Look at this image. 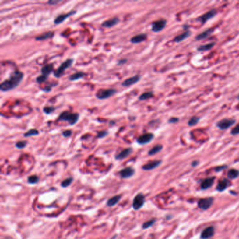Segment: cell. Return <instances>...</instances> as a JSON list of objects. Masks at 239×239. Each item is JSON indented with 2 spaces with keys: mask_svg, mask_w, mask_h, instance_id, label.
I'll return each instance as SVG.
<instances>
[{
  "mask_svg": "<svg viewBox=\"0 0 239 239\" xmlns=\"http://www.w3.org/2000/svg\"><path fill=\"white\" fill-rule=\"evenodd\" d=\"M24 74L20 71L16 70L11 74L9 79L5 80L0 85V90L3 92L14 89L22 82Z\"/></svg>",
  "mask_w": 239,
  "mask_h": 239,
  "instance_id": "cell-1",
  "label": "cell"
},
{
  "mask_svg": "<svg viewBox=\"0 0 239 239\" xmlns=\"http://www.w3.org/2000/svg\"><path fill=\"white\" fill-rule=\"evenodd\" d=\"M79 115L76 113H71L69 112H63L60 114L58 117V121H62L68 122L69 125H75L79 121Z\"/></svg>",
  "mask_w": 239,
  "mask_h": 239,
  "instance_id": "cell-2",
  "label": "cell"
},
{
  "mask_svg": "<svg viewBox=\"0 0 239 239\" xmlns=\"http://www.w3.org/2000/svg\"><path fill=\"white\" fill-rule=\"evenodd\" d=\"M74 62V60L72 58H68L65 61H64L60 65L58 68L55 71L54 76L56 78H60L64 75L65 71L67 69H68L69 67H70L72 65Z\"/></svg>",
  "mask_w": 239,
  "mask_h": 239,
  "instance_id": "cell-3",
  "label": "cell"
},
{
  "mask_svg": "<svg viewBox=\"0 0 239 239\" xmlns=\"http://www.w3.org/2000/svg\"><path fill=\"white\" fill-rule=\"evenodd\" d=\"M117 93V90L115 89H100L96 93V96L99 100H105L110 98Z\"/></svg>",
  "mask_w": 239,
  "mask_h": 239,
  "instance_id": "cell-4",
  "label": "cell"
},
{
  "mask_svg": "<svg viewBox=\"0 0 239 239\" xmlns=\"http://www.w3.org/2000/svg\"><path fill=\"white\" fill-rule=\"evenodd\" d=\"M236 122L234 119H223L217 122L216 126L220 130H227L231 128Z\"/></svg>",
  "mask_w": 239,
  "mask_h": 239,
  "instance_id": "cell-5",
  "label": "cell"
},
{
  "mask_svg": "<svg viewBox=\"0 0 239 239\" xmlns=\"http://www.w3.org/2000/svg\"><path fill=\"white\" fill-rule=\"evenodd\" d=\"M216 14H217L216 9H211V10L208 11L207 13H204V14L199 16V17L197 18V20H199V22H201L202 24H204V23H206L209 20L214 18L215 16H216Z\"/></svg>",
  "mask_w": 239,
  "mask_h": 239,
  "instance_id": "cell-6",
  "label": "cell"
},
{
  "mask_svg": "<svg viewBox=\"0 0 239 239\" xmlns=\"http://www.w3.org/2000/svg\"><path fill=\"white\" fill-rule=\"evenodd\" d=\"M167 21L166 20L161 19L156 21H154L152 23V30L154 32H159L161 30H163L165 27L166 26Z\"/></svg>",
  "mask_w": 239,
  "mask_h": 239,
  "instance_id": "cell-7",
  "label": "cell"
},
{
  "mask_svg": "<svg viewBox=\"0 0 239 239\" xmlns=\"http://www.w3.org/2000/svg\"><path fill=\"white\" fill-rule=\"evenodd\" d=\"M154 138V135L153 133H145L138 137L137 139V142L140 145H146V144L150 142Z\"/></svg>",
  "mask_w": 239,
  "mask_h": 239,
  "instance_id": "cell-8",
  "label": "cell"
},
{
  "mask_svg": "<svg viewBox=\"0 0 239 239\" xmlns=\"http://www.w3.org/2000/svg\"><path fill=\"white\" fill-rule=\"evenodd\" d=\"M144 203H145V197H144L143 195L141 194L137 195L133 199V208L135 210L140 209V208L142 207Z\"/></svg>",
  "mask_w": 239,
  "mask_h": 239,
  "instance_id": "cell-9",
  "label": "cell"
},
{
  "mask_svg": "<svg viewBox=\"0 0 239 239\" xmlns=\"http://www.w3.org/2000/svg\"><path fill=\"white\" fill-rule=\"evenodd\" d=\"M213 202V198L201 199V200L199 201L198 206L199 208H201V210H207L210 207L211 205H212Z\"/></svg>",
  "mask_w": 239,
  "mask_h": 239,
  "instance_id": "cell-10",
  "label": "cell"
},
{
  "mask_svg": "<svg viewBox=\"0 0 239 239\" xmlns=\"http://www.w3.org/2000/svg\"><path fill=\"white\" fill-rule=\"evenodd\" d=\"M140 79L141 76L140 75H135L132 76V77L128 78L126 80H124L122 83V86L125 87L131 86H133L136 83H138L140 80Z\"/></svg>",
  "mask_w": 239,
  "mask_h": 239,
  "instance_id": "cell-11",
  "label": "cell"
},
{
  "mask_svg": "<svg viewBox=\"0 0 239 239\" xmlns=\"http://www.w3.org/2000/svg\"><path fill=\"white\" fill-rule=\"evenodd\" d=\"M76 12V11H71L70 12L65 13V14L59 15L58 16H57V17L55 18V19L54 20V24L55 25L61 24L62 23H63L65 20L66 19H67V18H68L69 16L75 14Z\"/></svg>",
  "mask_w": 239,
  "mask_h": 239,
  "instance_id": "cell-12",
  "label": "cell"
},
{
  "mask_svg": "<svg viewBox=\"0 0 239 239\" xmlns=\"http://www.w3.org/2000/svg\"><path fill=\"white\" fill-rule=\"evenodd\" d=\"M215 234V229L213 227H208L204 229L201 234L202 239L210 238Z\"/></svg>",
  "mask_w": 239,
  "mask_h": 239,
  "instance_id": "cell-13",
  "label": "cell"
},
{
  "mask_svg": "<svg viewBox=\"0 0 239 239\" xmlns=\"http://www.w3.org/2000/svg\"><path fill=\"white\" fill-rule=\"evenodd\" d=\"M120 20L119 18H111L110 20H105L103 23H102V27H107V28H110V27H112L115 25H117L118 23H119Z\"/></svg>",
  "mask_w": 239,
  "mask_h": 239,
  "instance_id": "cell-14",
  "label": "cell"
},
{
  "mask_svg": "<svg viewBox=\"0 0 239 239\" xmlns=\"http://www.w3.org/2000/svg\"><path fill=\"white\" fill-rule=\"evenodd\" d=\"M192 34V32L190 30H187V31H185L184 32H182V34H179V35L176 36L175 38H174L173 41L174 42H176V43H180L181 41H184L185 39H186L187 38L189 37L190 36H191Z\"/></svg>",
  "mask_w": 239,
  "mask_h": 239,
  "instance_id": "cell-15",
  "label": "cell"
},
{
  "mask_svg": "<svg viewBox=\"0 0 239 239\" xmlns=\"http://www.w3.org/2000/svg\"><path fill=\"white\" fill-rule=\"evenodd\" d=\"M147 34L142 33L134 36L133 37H132L130 41H131L132 44H140L143 42V41H145L146 39H147Z\"/></svg>",
  "mask_w": 239,
  "mask_h": 239,
  "instance_id": "cell-16",
  "label": "cell"
},
{
  "mask_svg": "<svg viewBox=\"0 0 239 239\" xmlns=\"http://www.w3.org/2000/svg\"><path fill=\"white\" fill-rule=\"evenodd\" d=\"M213 31H214V30L213 29L206 30L205 31L202 32L201 33L199 34L198 35H196V37H195V39H196V41H200V40H203V39L208 38V37H210L211 35V34L213 33Z\"/></svg>",
  "mask_w": 239,
  "mask_h": 239,
  "instance_id": "cell-17",
  "label": "cell"
},
{
  "mask_svg": "<svg viewBox=\"0 0 239 239\" xmlns=\"http://www.w3.org/2000/svg\"><path fill=\"white\" fill-rule=\"evenodd\" d=\"M161 163V161H159V160L152 161L149 162V163L144 165L142 167V169L145 170H152V169H154L155 168H156V167L159 166Z\"/></svg>",
  "mask_w": 239,
  "mask_h": 239,
  "instance_id": "cell-18",
  "label": "cell"
},
{
  "mask_svg": "<svg viewBox=\"0 0 239 239\" xmlns=\"http://www.w3.org/2000/svg\"><path fill=\"white\" fill-rule=\"evenodd\" d=\"M132 152H133V149H132V148H127V149H125L116 156V159L118 160L124 159L127 156H128L129 155L131 154Z\"/></svg>",
  "mask_w": 239,
  "mask_h": 239,
  "instance_id": "cell-19",
  "label": "cell"
},
{
  "mask_svg": "<svg viewBox=\"0 0 239 239\" xmlns=\"http://www.w3.org/2000/svg\"><path fill=\"white\" fill-rule=\"evenodd\" d=\"M53 36H54V32H45V33H44L42 34H41V35L36 37L35 40L36 41H44V40H46V39H47L53 38Z\"/></svg>",
  "mask_w": 239,
  "mask_h": 239,
  "instance_id": "cell-20",
  "label": "cell"
},
{
  "mask_svg": "<svg viewBox=\"0 0 239 239\" xmlns=\"http://www.w3.org/2000/svg\"><path fill=\"white\" fill-rule=\"evenodd\" d=\"M215 46V42H210L206 44L205 45H201L199 47H197V51H208L212 49V48Z\"/></svg>",
  "mask_w": 239,
  "mask_h": 239,
  "instance_id": "cell-21",
  "label": "cell"
},
{
  "mask_svg": "<svg viewBox=\"0 0 239 239\" xmlns=\"http://www.w3.org/2000/svg\"><path fill=\"white\" fill-rule=\"evenodd\" d=\"M121 176L124 178H127L131 177L134 174V170L132 168H126L120 172Z\"/></svg>",
  "mask_w": 239,
  "mask_h": 239,
  "instance_id": "cell-22",
  "label": "cell"
},
{
  "mask_svg": "<svg viewBox=\"0 0 239 239\" xmlns=\"http://www.w3.org/2000/svg\"><path fill=\"white\" fill-rule=\"evenodd\" d=\"M214 180H215L214 177H210V178H208V179L203 180V182L201 183V189H208V188L210 187L213 185V182H214Z\"/></svg>",
  "mask_w": 239,
  "mask_h": 239,
  "instance_id": "cell-23",
  "label": "cell"
},
{
  "mask_svg": "<svg viewBox=\"0 0 239 239\" xmlns=\"http://www.w3.org/2000/svg\"><path fill=\"white\" fill-rule=\"evenodd\" d=\"M53 71V64L46 65L43 66V67L41 69V73H42V75H44L46 76L49 75Z\"/></svg>",
  "mask_w": 239,
  "mask_h": 239,
  "instance_id": "cell-24",
  "label": "cell"
},
{
  "mask_svg": "<svg viewBox=\"0 0 239 239\" xmlns=\"http://www.w3.org/2000/svg\"><path fill=\"white\" fill-rule=\"evenodd\" d=\"M229 182L227 180H223L220 181V182L218 183V185H217V189L220 192L224 191V190L229 186Z\"/></svg>",
  "mask_w": 239,
  "mask_h": 239,
  "instance_id": "cell-25",
  "label": "cell"
},
{
  "mask_svg": "<svg viewBox=\"0 0 239 239\" xmlns=\"http://www.w3.org/2000/svg\"><path fill=\"white\" fill-rule=\"evenodd\" d=\"M154 97V93H153V92L149 91V92H145V93H144L141 94L140 96H139L138 99L141 101H144V100H147L152 98V97Z\"/></svg>",
  "mask_w": 239,
  "mask_h": 239,
  "instance_id": "cell-26",
  "label": "cell"
},
{
  "mask_svg": "<svg viewBox=\"0 0 239 239\" xmlns=\"http://www.w3.org/2000/svg\"><path fill=\"white\" fill-rule=\"evenodd\" d=\"M85 76V74L82 72H76L75 74H73L69 76V81H76L80 79L82 77Z\"/></svg>",
  "mask_w": 239,
  "mask_h": 239,
  "instance_id": "cell-27",
  "label": "cell"
},
{
  "mask_svg": "<svg viewBox=\"0 0 239 239\" xmlns=\"http://www.w3.org/2000/svg\"><path fill=\"white\" fill-rule=\"evenodd\" d=\"M162 149H163V146L161 145H157L156 146H154L152 149H151L149 151L148 154L150 155V156H152V155H154L157 154V153H159V152H161Z\"/></svg>",
  "mask_w": 239,
  "mask_h": 239,
  "instance_id": "cell-28",
  "label": "cell"
},
{
  "mask_svg": "<svg viewBox=\"0 0 239 239\" xmlns=\"http://www.w3.org/2000/svg\"><path fill=\"white\" fill-rule=\"evenodd\" d=\"M121 199V196H115L111 198L110 200L107 202V206H113L117 204Z\"/></svg>",
  "mask_w": 239,
  "mask_h": 239,
  "instance_id": "cell-29",
  "label": "cell"
},
{
  "mask_svg": "<svg viewBox=\"0 0 239 239\" xmlns=\"http://www.w3.org/2000/svg\"><path fill=\"white\" fill-rule=\"evenodd\" d=\"M199 121H200V118L199 117H192V118H190L189 121H188L187 124L189 126H196V125L199 122Z\"/></svg>",
  "mask_w": 239,
  "mask_h": 239,
  "instance_id": "cell-30",
  "label": "cell"
},
{
  "mask_svg": "<svg viewBox=\"0 0 239 239\" xmlns=\"http://www.w3.org/2000/svg\"><path fill=\"white\" fill-rule=\"evenodd\" d=\"M227 175L231 179H234V178H236L239 175V171L236 170V169H231V170H229Z\"/></svg>",
  "mask_w": 239,
  "mask_h": 239,
  "instance_id": "cell-31",
  "label": "cell"
},
{
  "mask_svg": "<svg viewBox=\"0 0 239 239\" xmlns=\"http://www.w3.org/2000/svg\"><path fill=\"white\" fill-rule=\"evenodd\" d=\"M39 133V131H37V129H30L28 131H27L26 133H24V137L25 138H27V137H31V136H34V135H37Z\"/></svg>",
  "mask_w": 239,
  "mask_h": 239,
  "instance_id": "cell-32",
  "label": "cell"
},
{
  "mask_svg": "<svg viewBox=\"0 0 239 239\" xmlns=\"http://www.w3.org/2000/svg\"><path fill=\"white\" fill-rule=\"evenodd\" d=\"M48 79V76L44 75H41L40 76H39L36 79V82L40 84V83H42L44 82H46Z\"/></svg>",
  "mask_w": 239,
  "mask_h": 239,
  "instance_id": "cell-33",
  "label": "cell"
},
{
  "mask_svg": "<svg viewBox=\"0 0 239 239\" xmlns=\"http://www.w3.org/2000/svg\"><path fill=\"white\" fill-rule=\"evenodd\" d=\"M55 110V107H45L43 109V112H44L46 114H50L51 113H52L53 112H54Z\"/></svg>",
  "mask_w": 239,
  "mask_h": 239,
  "instance_id": "cell-34",
  "label": "cell"
},
{
  "mask_svg": "<svg viewBox=\"0 0 239 239\" xmlns=\"http://www.w3.org/2000/svg\"><path fill=\"white\" fill-rule=\"evenodd\" d=\"M27 145V142L26 141H19V142L16 143V147L18 148V149H23L26 147Z\"/></svg>",
  "mask_w": 239,
  "mask_h": 239,
  "instance_id": "cell-35",
  "label": "cell"
},
{
  "mask_svg": "<svg viewBox=\"0 0 239 239\" xmlns=\"http://www.w3.org/2000/svg\"><path fill=\"white\" fill-rule=\"evenodd\" d=\"M38 180H39V178L37 177L36 175L30 176V177L28 178V180H27L30 184H35V183L38 182Z\"/></svg>",
  "mask_w": 239,
  "mask_h": 239,
  "instance_id": "cell-36",
  "label": "cell"
},
{
  "mask_svg": "<svg viewBox=\"0 0 239 239\" xmlns=\"http://www.w3.org/2000/svg\"><path fill=\"white\" fill-rule=\"evenodd\" d=\"M231 134L232 135H239V124L234 128L233 129H231Z\"/></svg>",
  "mask_w": 239,
  "mask_h": 239,
  "instance_id": "cell-37",
  "label": "cell"
},
{
  "mask_svg": "<svg viewBox=\"0 0 239 239\" xmlns=\"http://www.w3.org/2000/svg\"><path fill=\"white\" fill-rule=\"evenodd\" d=\"M72 178H68V179H66L65 180H64L61 184L62 187H67V186H69V185L72 183Z\"/></svg>",
  "mask_w": 239,
  "mask_h": 239,
  "instance_id": "cell-38",
  "label": "cell"
},
{
  "mask_svg": "<svg viewBox=\"0 0 239 239\" xmlns=\"http://www.w3.org/2000/svg\"><path fill=\"white\" fill-rule=\"evenodd\" d=\"M154 222H155V220H149V222H147L146 223L143 224V226H142L143 229L149 228V227L152 226V225L154 223Z\"/></svg>",
  "mask_w": 239,
  "mask_h": 239,
  "instance_id": "cell-39",
  "label": "cell"
},
{
  "mask_svg": "<svg viewBox=\"0 0 239 239\" xmlns=\"http://www.w3.org/2000/svg\"><path fill=\"white\" fill-rule=\"evenodd\" d=\"M108 134V132L106 131H100L98 133H97V137L98 138H105V136L107 135Z\"/></svg>",
  "mask_w": 239,
  "mask_h": 239,
  "instance_id": "cell-40",
  "label": "cell"
},
{
  "mask_svg": "<svg viewBox=\"0 0 239 239\" xmlns=\"http://www.w3.org/2000/svg\"><path fill=\"white\" fill-rule=\"evenodd\" d=\"M179 118L177 117H171L168 120V123L169 124H175V123H177L179 121Z\"/></svg>",
  "mask_w": 239,
  "mask_h": 239,
  "instance_id": "cell-41",
  "label": "cell"
},
{
  "mask_svg": "<svg viewBox=\"0 0 239 239\" xmlns=\"http://www.w3.org/2000/svg\"><path fill=\"white\" fill-rule=\"evenodd\" d=\"M55 85H57V83H55V84H52V85H48V86H46L45 88H44L43 90L45 92H49V91H51V90L53 86H55Z\"/></svg>",
  "mask_w": 239,
  "mask_h": 239,
  "instance_id": "cell-42",
  "label": "cell"
},
{
  "mask_svg": "<svg viewBox=\"0 0 239 239\" xmlns=\"http://www.w3.org/2000/svg\"><path fill=\"white\" fill-rule=\"evenodd\" d=\"M62 135L64 137H65V138H67V137H69L72 135V131H70V130H66V131L62 132Z\"/></svg>",
  "mask_w": 239,
  "mask_h": 239,
  "instance_id": "cell-43",
  "label": "cell"
},
{
  "mask_svg": "<svg viewBox=\"0 0 239 239\" xmlns=\"http://www.w3.org/2000/svg\"><path fill=\"white\" fill-rule=\"evenodd\" d=\"M60 2H61L60 0H57V1L56 0H51V1H48L47 2V4H50V5H56V4L60 3Z\"/></svg>",
  "mask_w": 239,
  "mask_h": 239,
  "instance_id": "cell-44",
  "label": "cell"
},
{
  "mask_svg": "<svg viewBox=\"0 0 239 239\" xmlns=\"http://www.w3.org/2000/svg\"><path fill=\"white\" fill-rule=\"evenodd\" d=\"M126 62H127L126 59H122V60H119V61H118V62H117V64L119 65H124V64L126 63Z\"/></svg>",
  "mask_w": 239,
  "mask_h": 239,
  "instance_id": "cell-45",
  "label": "cell"
},
{
  "mask_svg": "<svg viewBox=\"0 0 239 239\" xmlns=\"http://www.w3.org/2000/svg\"><path fill=\"white\" fill-rule=\"evenodd\" d=\"M189 26L188 25H183V29L185 30V31H187V30H189Z\"/></svg>",
  "mask_w": 239,
  "mask_h": 239,
  "instance_id": "cell-46",
  "label": "cell"
},
{
  "mask_svg": "<svg viewBox=\"0 0 239 239\" xmlns=\"http://www.w3.org/2000/svg\"><path fill=\"white\" fill-rule=\"evenodd\" d=\"M237 98H238V100H239V94L238 95V97H237Z\"/></svg>",
  "mask_w": 239,
  "mask_h": 239,
  "instance_id": "cell-47",
  "label": "cell"
}]
</instances>
